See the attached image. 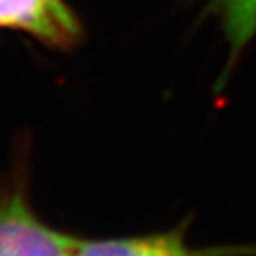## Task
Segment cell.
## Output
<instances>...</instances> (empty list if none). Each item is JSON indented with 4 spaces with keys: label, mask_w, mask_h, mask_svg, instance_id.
Segmentation results:
<instances>
[{
    "label": "cell",
    "mask_w": 256,
    "mask_h": 256,
    "mask_svg": "<svg viewBox=\"0 0 256 256\" xmlns=\"http://www.w3.org/2000/svg\"><path fill=\"white\" fill-rule=\"evenodd\" d=\"M76 242L38 216L27 185H12L0 194V256H73Z\"/></svg>",
    "instance_id": "6da1fadb"
},
{
    "label": "cell",
    "mask_w": 256,
    "mask_h": 256,
    "mask_svg": "<svg viewBox=\"0 0 256 256\" xmlns=\"http://www.w3.org/2000/svg\"><path fill=\"white\" fill-rule=\"evenodd\" d=\"M190 219L164 232L130 236L78 238L73 256H256V242L192 248L187 242Z\"/></svg>",
    "instance_id": "7a4b0ae2"
},
{
    "label": "cell",
    "mask_w": 256,
    "mask_h": 256,
    "mask_svg": "<svg viewBox=\"0 0 256 256\" xmlns=\"http://www.w3.org/2000/svg\"><path fill=\"white\" fill-rule=\"evenodd\" d=\"M0 27L22 28L62 48L82 38L78 20L62 0H0Z\"/></svg>",
    "instance_id": "3957f363"
},
{
    "label": "cell",
    "mask_w": 256,
    "mask_h": 256,
    "mask_svg": "<svg viewBox=\"0 0 256 256\" xmlns=\"http://www.w3.org/2000/svg\"><path fill=\"white\" fill-rule=\"evenodd\" d=\"M217 20L230 48V66L256 38V0H200Z\"/></svg>",
    "instance_id": "277c9868"
}]
</instances>
